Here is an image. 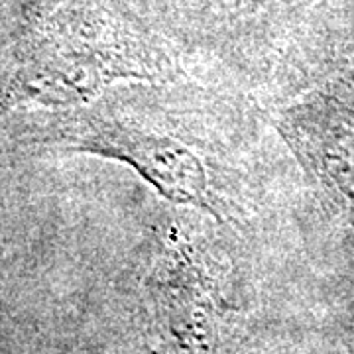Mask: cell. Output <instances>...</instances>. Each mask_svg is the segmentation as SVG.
<instances>
[{
  "mask_svg": "<svg viewBox=\"0 0 354 354\" xmlns=\"http://www.w3.org/2000/svg\"><path fill=\"white\" fill-rule=\"evenodd\" d=\"M153 69L144 46L97 20L39 46L20 71L16 91L41 102H88L116 81L150 79Z\"/></svg>",
  "mask_w": 354,
  "mask_h": 354,
  "instance_id": "6da1fadb",
  "label": "cell"
},
{
  "mask_svg": "<svg viewBox=\"0 0 354 354\" xmlns=\"http://www.w3.org/2000/svg\"><path fill=\"white\" fill-rule=\"evenodd\" d=\"M291 148L354 221V111L341 99L313 93L281 113Z\"/></svg>",
  "mask_w": 354,
  "mask_h": 354,
  "instance_id": "277c9868",
  "label": "cell"
},
{
  "mask_svg": "<svg viewBox=\"0 0 354 354\" xmlns=\"http://www.w3.org/2000/svg\"><path fill=\"white\" fill-rule=\"evenodd\" d=\"M77 148L124 162L171 201L218 215L207 164L183 140L130 118L83 113L73 128Z\"/></svg>",
  "mask_w": 354,
  "mask_h": 354,
  "instance_id": "7a4b0ae2",
  "label": "cell"
},
{
  "mask_svg": "<svg viewBox=\"0 0 354 354\" xmlns=\"http://www.w3.org/2000/svg\"><path fill=\"white\" fill-rule=\"evenodd\" d=\"M244 2H266V0H244Z\"/></svg>",
  "mask_w": 354,
  "mask_h": 354,
  "instance_id": "5b68a950",
  "label": "cell"
},
{
  "mask_svg": "<svg viewBox=\"0 0 354 354\" xmlns=\"http://www.w3.org/2000/svg\"><path fill=\"white\" fill-rule=\"evenodd\" d=\"M148 299L160 353L221 354L218 288L193 248L165 244L148 279Z\"/></svg>",
  "mask_w": 354,
  "mask_h": 354,
  "instance_id": "3957f363",
  "label": "cell"
}]
</instances>
